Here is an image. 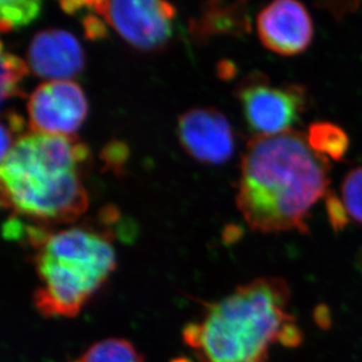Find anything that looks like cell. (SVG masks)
Returning a JSON list of instances; mask_svg holds the SVG:
<instances>
[{
    "label": "cell",
    "mask_w": 362,
    "mask_h": 362,
    "mask_svg": "<svg viewBox=\"0 0 362 362\" xmlns=\"http://www.w3.org/2000/svg\"><path fill=\"white\" fill-rule=\"evenodd\" d=\"M341 197L349 218L362 226V167L346 175L341 185Z\"/></svg>",
    "instance_id": "2e32d148"
},
{
    "label": "cell",
    "mask_w": 362,
    "mask_h": 362,
    "mask_svg": "<svg viewBox=\"0 0 362 362\" xmlns=\"http://www.w3.org/2000/svg\"><path fill=\"white\" fill-rule=\"evenodd\" d=\"M28 113L33 133L74 136L87 117L88 103L76 82L47 81L28 98Z\"/></svg>",
    "instance_id": "52a82bcc"
},
{
    "label": "cell",
    "mask_w": 362,
    "mask_h": 362,
    "mask_svg": "<svg viewBox=\"0 0 362 362\" xmlns=\"http://www.w3.org/2000/svg\"><path fill=\"white\" fill-rule=\"evenodd\" d=\"M250 18L245 3L212 1L205 5L201 17L192 26L194 37L211 38L214 35H243L250 31Z\"/></svg>",
    "instance_id": "8fae6325"
},
{
    "label": "cell",
    "mask_w": 362,
    "mask_h": 362,
    "mask_svg": "<svg viewBox=\"0 0 362 362\" xmlns=\"http://www.w3.org/2000/svg\"><path fill=\"white\" fill-rule=\"evenodd\" d=\"M237 98L255 136H274L294 130L308 108L304 85L272 83L264 74H251L243 80Z\"/></svg>",
    "instance_id": "5b68a950"
},
{
    "label": "cell",
    "mask_w": 362,
    "mask_h": 362,
    "mask_svg": "<svg viewBox=\"0 0 362 362\" xmlns=\"http://www.w3.org/2000/svg\"><path fill=\"white\" fill-rule=\"evenodd\" d=\"M82 24H83V28H85L86 37L88 39L96 40V39H103L107 35L106 25L103 23V19H100L99 17L94 16V12L87 14L82 19Z\"/></svg>",
    "instance_id": "d6986e66"
},
{
    "label": "cell",
    "mask_w": 362,
    "mask_h": 362,
    "mask_svg": "<svg viewBox=\"0 0 362 362\" xmlns=\"http://www.w3.org/2000/svg\"><path fill=\"white\" fill-rule=\"evenodd\" d=\"M32 247V262L40 281L33 303L46 318L79 315L117 267L108 231L85 226L47 231Z\"/></svg>",
    "instance_id": "277c9868"
},
{
    "label": "cell",
    "mask_w": 362,
    "mask_h": 362,
    "mask_svg": "<svg viewBox=\"0 0 362 362\" xmlns=\"http://www.w3.org/2000/svg\"><path fill=\"white\" fill-rule=\"evenodd\" d=\"M42 4L37 0H10L0 3V28L3 32L24 28L39 17Z\"/></svg>",
    "instance_id": "5bb4252c"
},
{
    "label": "cell",
    "mask_w": 362,
    "mask_h": 362,
    "mask_svg": "<svg viewBox=\"0 0 362 362\" xmlns=\"http://www.w3.org/2000/svg\"><path fill=\"white\" fill-rule=\"evenodd\" d=\"M28 64L17 55L6 53L1 49V100L12 99L14 96H23L21 85L28 74Z\"/></svg>",
    "instance_id": "9a60e30c"
},
{
    "label": "cell",
    "mask_w": 362,
    "mask_h": 362,
    "mask_svg": "<svg viewBox=\"0 0 362 362\" xmlns=\"http://www.w3.org/2000/svg\"><path fill=\"white\" fill-rule=\"evenodd\" d=\"M103 161L110 168H121L128 156V149L121 142H112L103 153Z\"/></svg>",
    "instance_id": "ac0fdd59"
},
{
    "label": "cell",
    "mask_w": 362,
    "mask_h": 362,
    "mask_svg": "<svg viewBox=\"0 0 362 362\" xmlns=\"http://www.w3.org/2000/svg\"><path fill=\"white\" fill-rule=\"evenodd\" d=\"M178 139L185 151L203 163H224L235 151L233 128L228 119L214 108H195L181 115Z\"/></svg>",
    "instance_id": "9c48e42d"
},
{
    "label": "cell",
    "mask_w": 362,
    "mask_h": 362,
    "mask_svg": "<svg viewBox=\"0 0 362 362\" xmlns=\"http://www.w3.org/2000/svg\"><path fill=\"white\" fill-rule=\"evenodd\" d=\"M308 144L312 151L319 156L341 161L349 149V137L341 127L328 121H317L308 127L306 135Z\"/></svg>",
    "instance_id": "7c38bea8"
},
{
    "label": "cell",
    "mask_w": 362,
    "mask_h": 362,
    "mask_svg": "<svg viewBox=\"0 0 362 362\" xmlns=\"http://www.w3.org/2000/svg\"><path fill=\"white\" fill-rule=\"evenodd\" d=\"M257 33L267 49L283 57H294L311 46L315 26L304 4L277 0L257 16Z\"/></svg>",
    "instance_id": "ba28073f"
},
{
    "label": "cell",
    "mask_w": 362,
    "mask_h": 362,
    "mask_svg": "<svg viewBox=\"0 0 362 362\" xmlns=\"http://www.w3.org/2000/svg\"><path fill=\"white\" fill-rule=\"evenodd\" d=\"M329 168L300 130L253 136L242 156L237 206L258 233H308L312 209L328 194Z\"/></svg>",
    "instance_id": "6da1fadb"
},
{
    "label": "cell",
    "mask_w": 362,
    "mask_h": 362,
    "mask_svg": "<svg viewBox=\"0 0 362 362\" xmlns=\"http://www.w3.org/2000/svg\"><path fill=\"white\" fill-rule=\"evenodd\" d=\"M325 205L327 211L328 222L333 230L339 233L345 229L346 226L349 224V215L344 202L340 201L338 196H335L333 192H328L325 197Z\"/></svg>",
    "instance_id": "e0dca14e"
},
{
    "label": "cell",
    "mask_w": 362,
    "mask_h": 362,
    "mask_svg": "<svg viewBox=\"0 0 362 362\" xmlns=\"http://www.w3.org/2000/svg\"><path fill=\"white\" fill-rule=\"evenodd\" d=\"M88 158L76 135H21L1 158V203L40 226L74 222L88 206L82 182Z\"/></svg>",
    "instance_id": "3957f363"
},
{
    "label": "cell",
    "mask_w": 362,
    "mask_h": 362,
    "mask_svg": "<svg viewBox=\"0 0 362 362\" xmlns=\"http://www.w3.org/2000/svg\"><path fill=\"white\" fill-rule=\"evenodd\" d=\"M89 8L103 18L128 44L141 51H158L173 35L176 10L167 1H88Z\"/></svg>",
    "instance_id": "8992f818"
},
{
    "label": "cell",
    "mask_w": 362,
    "mask_h": 362,
    "mask_svg": "<svg viewBox=\"0 0 362 362\" xmlns=\"http://www.w3.org/2000/svg\"><path fill=\"white\" fill-rule=\"evenodd\" d=\"M291 288L281 277H262L206 303L183 329L201 362H270L274 345L299 347L304 335L290 312Z\"/></svg>",
    "instance_id": "7a4b0ae2"
},
{
    "label": "cell",
    "mask_w": 362,
    "mask_h": 362,
    "mask_svg": "<svg viewBox=\"0 0 362 362\" xmlns=\"http://www.w3.org/2000/svg\"><path fill=\"white\" fill-rule=\"evenodd\" d=\"M28 65L35 76L48 81L71 80L85 67L81 45L69 32L52 28L32 39Z\"/></svg>",
    "instance_id": "30bf717a"
},
{
    "label": "cell",
    "mask_w": 362,
    "mask_h": 362,
    "mask_svg": "<svg viewBox=\"0 0 362 362\" xmlns=\"http://www.w3.org/2000/svg\"><path fill=\"white\" fill-rule=\"evenodd\" d=\"M73 362H144V358L128 340L110 338L95 342Z\"/></svg>",
    "instance_id": "4fadbf2b"
},
{
    "label": "cell",
    "mask_w": 362,
    "mask_h": 362,
    "mask_svg": "<svg viewBox=\"0 0 362 362\" xmlns=\"http://www.w3.org/2000/svg\"><path fill=\"white\" fill-rule=\"evenodd\" d=\"M173 362H189L188 360H185V359H177V360H175V361H173Z\"/></svg>",
    "instance_id": "ffe728a7"
}]
</instances>
